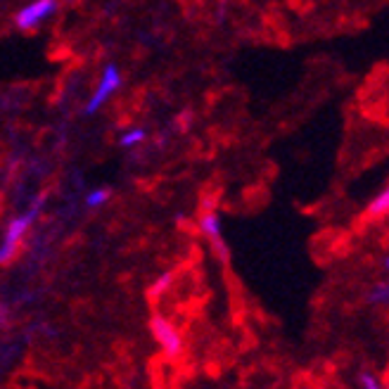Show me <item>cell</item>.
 <instances>
[{
  "mask_svg": "<svg viewBox=\"0 0 389 389\" xmlns=\"http://www.w3.org/2000/svg\"><path fill=\"white\" fill-rule=\"evenodd\" d=\"M38 207H41V202H36L31 209H27V214L12 219L8 223L5 237H3V242H0V263H10L17 256V252H20V244H22V237L27 235V230L31 228V223L36 221V216H38Z\"/></svg>",
  "mask_w": 389,
  "mask_h": 389,
  "instance_id": "cell-1",
  "label": "cell"
},
{
  "mask_svg": "<svg viewBox=\"0 0 389 389\" xmlns=\"http://www.w3.org/2000/svg\"><path fill=\"white\" fill-rule=\"evenodd\" d=\"M149 330H152V337L161 344V349L169 356H178L183 351V339L178 330L173 328L171 321H166L164 316H152L149 321Z\"/></svg>",
  "mask_w": 389,
  "mask_h": 389,
  "instance_id": "cell-2",
  "label": "cell"
},
{
  "mask_svg": "<svg viewBox=\"0 0 389 389\" xmlns=\"http://www.w3.org/2000/svg\"><path fill=\"white\" fill-rule=\"evenodd\" d=\"M55 10H57V0H34L31 5H27V8L17 12L15 22L24 31H31V29L41 27L50 15H55Z\"/></svg>",
  "mask_w": 389,
  "mask_h": 389,
  "instance_id": "cell-3",
  "label": "cell"
},
{
  "mask_svg": "<svg viewBox=\"0 0 389 389\" xmlns=\"http://www.w3.org/2000/svg\"><path fill=\"white\" fill-rule=\"evenodd\" d=\"M119 86H122V74H119V67L117 64H107V67L103 69V76H100V83H98V88H95L93 98L88 100V105H86V115L98 112V107H103L105 100L110 98L112 93H117Z\"/></svg>",
  "mask_w": 389,
  "mask_h": 389,
  "instance_id": "cell-4",
  "label": "cell"
},
{
  "mask_svg": "<svg viewBox=\"0 0 389 389\" xmlns=\"http://www.w3.org/2000/svg\"><path fill=\"white\" fill-rule=\"evenodd\" d=\"M200 228L209 237V240H212L214 249H216V254L223 256V259H228V249H226V242H223V237H221V219H219V214L207 212L205 216L200 219Z\"/></svg>",
  "mask_w": 389,
  "mask_h": 389,
  "instance_id": "cell-5",
  "label": "cell"
},
{
  "mask_svg": "<svg viewBox=\"0 0 389 389\" xmlns=\"http://www.w3.org/2000/svg\"><path fill=\"white\" fill-rule=\"evenodd\" d=\"M366 214L370 219H380V216H387L389 214V185L385 190H382V193L375 197L373 202H370L368 205V209H366Z\"/></svg>",
  "mask_w": 389,
  "mask_h": 389,
  "instance_id": "cell-6",
  "label": "cell"
},
{
  "mask_svg": "<svg viewBox=\"0 0 389 389\" xmlns=\"http://www.w3.org/2000/svg\"><path fill=\"white\" fill-rule=\"evenodd\" d=\"M107 197H110V190H107V188L93 190V193H88V197H86V207H100V205H105Z\"/></svg>",
  "mask_w": 389,
  "mask_h": 389,
  "instance_id": "cell-7",
  "label": "cell"
},
{
  "mask_svg": "<svg viewBox=\"0 0 389 389\" xmlns=\"http://www.w3.org/2000/svg\"><path fill=\"white\" fill-rule=\"evenodd\" d=\"M145 140V131H129L126 135L122 138V147H133V145H138V142H142Z\"/></svg>",
  "mask_w": 389,
  "mask_h": 389,
  "instance_id": "cell-8",
  "label": "cell"
},
{
  "mask_svg": "<svg viewBox=\"0 0 389 389\" xmlns=\"http://www.w3.org/2000/svg\"><path fill=\"white\" fill-rule=\"evenodd\" d=\"M361 382H363V387H366V389H380V385H378V380H375V378H370V375L366 373V375H363V378H361Z\"/></svg>",
  "mask_w": 389,
  "mask_h": 389,
  "instance_id": "cell-9",
  "label": "cell"
},
{
  "mask_svg": "<svg viewBox=\"0 0 389 389\" xmlns=\"http://www.w3.org/2000/svg\"><path fill=\"white\" fill-rule=\"evenodd\" d=\"M385 263H387V268H389V259H387V261H385Z\"/></svg>",
  "mask_w": 389,
  "mask_h": 389,
  "instance_id": "cell-10",
  "label": "cell"
},
{
  "mask_svg": "<svg viewBox=\"0 0 389 389\" xmlns=\"http://www.w3.org/2000/svg\"><path fill=\"white\" fill-rule=\"evenodd\" d=\"M387 389H389V387H387Z\"/></svg>",
  "mask_w": 389,
  "mask_h": 389,
  "instance_id": "cell-11",
  "label": "cell"
}]
</instances>
